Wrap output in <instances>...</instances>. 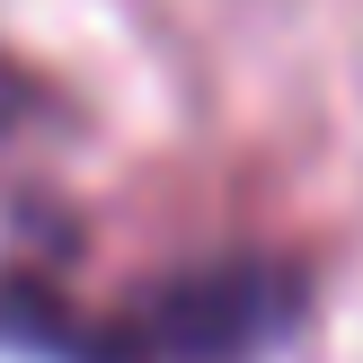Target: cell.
Listing matches in <instances>:
<instances>
[{"instance_id":"obj_1","label":"cell","mask_w":363,"mask_h":363,"mask_svg":"<svg viewBox=\"0 0 363 363\" xmlns=\"http://www.w3.org/2000/svg\"><path fill=\"white\" fill-rule=\"evenodd\" d=\"M311 319V275L266 248H213L124 301L142 363H275Z\"/></svg>"},{"instance_id":"obj_2","label":"cell","mask_w":363,"mask_h":363,"mask_svg":"<svg viewBox=\"0 0 363 363\" xmlns=\"http://www.w3.org/2000/svg\"><path fill=\"white\" fill-rule=\"evenodd\" d=\"M0 354L9 363H142L124 311H89L45 266H0Z\"/></svg>"},{"instance_id":"obj_3","label":"cell","mask_w":363,"mask_h":363,"mask_svg":"<svg viewBox=\"0 0 363 363\" xmlns=\"http://www.w3.org/2000/svg\"><path fill=\"white\" fill-rule=\"evenodd\" d=\"M9 98H18V71H9V62H0V106H9Z\"/></svg>"}]
</instances>
